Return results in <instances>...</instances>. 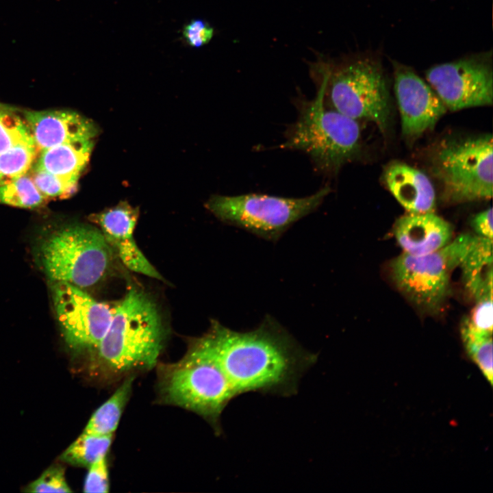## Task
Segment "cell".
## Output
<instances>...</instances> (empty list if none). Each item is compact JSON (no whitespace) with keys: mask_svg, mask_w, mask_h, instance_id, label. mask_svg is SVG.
<instances>
[{"mask_svg":"<svg viewBox=\"0 0 493 493\" xmlns=\"http://www.w3.org/2000/svg\"><path fill=\"white\" fill-rule=\"evenodd\" d=\"M330 192V186H325L299 198L261 193L214 195L205 207L223 223L276 242L294 223L316 211Z\"/></svg>","mask_w":493,"mask_h":493,"instance_id":"cell-7","label":"cell"},{"mask_svg":"<svg viewBox=\"0 0 493 493\" xmlns=\"http://www.w3.org/2000/svg\"><path fill=\"white\" fill-rule=\"evenodd\" d=\"M459 266L466 289L475 301L492 296V240L474 236Z\"/></svg>","mask_w":493,"mask_h":493,"instance_id":"cell-16","label":"cell"},{"mask_svg":"<svg viewBox=\"0 0 493 493\" xmlns=\"http://www.w3.org/2000/svg\"><path fill=\"white\" fill-rule=\"evenodd\" d=\"M94 140H86L54 146L40 151L32 168L71 179L79 177L87 165Z\"/></svg>","mask_w":493,"mask_h":493,"instance_id":"cell-17","label":"cell"},{"mask_svg":"<svg viewBox=\"0 0 493 493\" xmlns=\"http://www.w3.org/2000/svg\"><path fill=\"white\" fill-rule=\"evenodd\" d=\"M166 338L156 303L132 286L114 306L108 329L94 351L97 368L110 376L149 369L157 364Z\"/></svg>","mask_w":493,"mask_h":493,"instance_id":"cell-2","label":"cell"},{"mask_svg":"<svg viewBox=\"0 0 493 493\" xmlns=\"http://www.w3.org/2000/svg\"><path fill=\"white\" fill-rule=\"evenodd\" d=\"M213 36V27L200 18L190 21L182 29L184 40L188 45L193 48H200L208 44Z\"/></svg>","mask_w":493,"mask_h":493,"instance_id":"cell-29","label":"cell"},{"mask_svg":"<svg viewBox=\"0 0 493 493\" xmlns=\"http://www.w3.org/2000/svg\"><path fill=\"white\" fill-rule=\"evenodd\" d=\"M51 290L66 344L75 351L94 352L108 329L114 307L67 282L52 281Z\"/></svg>","mask_w":493,"mask_h":493,"instance_id":"cell-10","label":"cell"},{"mask_svg":"<svg viewBox=\"0 0 493 493\" xmlns=\"http://www.w3.org/2000/svg\"><path fill=\"white\" fill-rule=\"evenodd\" d=\"M158 386L164 403L198 414L218 432L222 412L236 396L207 333L192 340L179 361L159 367Z\"/></svg>","mask_w":493,"mask_h":493,"instance_id":"cell-3","label":"cell"},{"mask_svg":"<svg viewBox=\"0 0 493 493\" xmlns=\"http://www.w3.org/2000/svg\"><path fill=\"white\" fill-rule=\"evenodd\" d=\"M113 435L82 433L62 453L60 459L76 466L88 467L107 456Z\"/></svg>","mask_w":493,"mask_h":493,"instance_id":"cell-20","label":"cell"},{"mask_svg":"<svg viewBox=\"0 0 493 493\" xmlns=\"http://www.w3.org/2000/svg\"><path fill=\"white\" fill-rule=\"evenodd\" d=\"M139 211L126 201L90 216L89 220L99 225L106 240L133 238Z\"/></svg>","mask_w":493,"mask_h":493,"instance_id":"cell-19","label":"cell"},{"mask_svg":"<svg viewBox=\"0 0 493 493\" xmlns=\"http://www.w3.org/2000/svg\"><path fill=\"white\" fill-rule=\"evenodd\" d=\"M39 153L34 141L16 145L0 153V186L29 173Z\"/></svg>","mask_w":493,"mask_h":493,"instance_id":"cell-22","label":"cell"},{"mask_svg":"<svg viewBox=\"0 0 493 493\" xmlns=\"http://www.w3.org/2000/svg\"><path fill=\"white\" fill-rule=\"evenodd\" d=\"M88 469L84 484V492L87 493L108 492L110 478L107 456L94 462L88 467Z\"/></svg>","mask_w":493,"mask_h":493,"instance_id":"cell-28","label":"cell"},{"mask_svg":"<svg viewBox=\"0 0 493 493\" xmlns=\"http://www.w3.org/2000/svg\"><path fill=\"white\" fill-rule=\"evenodd\" d=\"M461 337L467 353L492 385V333L475 328L466 318L462 323Z\"/></svg>","mask_w":493,"mask_h":493,"instance_id":"cell-21","label":"cell"},{"mask_svg":"<svg viewBox=\"0 0 493 493\" xmlns=\"http://www.w3.org/2000/svg\"><path fill=\"white\" fill-rule=\"evenodd\" d=\"M23 492H71L72 490L66 480L64 469L60 466H52L28 484Z\"/></svg>","mask_w":493,"mask_h":493,"instance_id":"cell-27","label":"cell"},{"mask_svg":"<svg viewBox=\"0 0 493 493\" xmlns=\"http://www.w3.org/2000/svg\"><path fill=\"white\" fill-rule=\"evenodd\" d=\"M5 106H7V105H3V104H2V103H0V110H1V109H3V108H5Z\"/></svg>","mask_w":493,"mask_h":493,"instance_id":"cell-32","label":"cell"},{"mask_svg":"<svg viewBox=\"0 0 493 493\" xmlns=\"http://www.w3.org/2000/svg\"><path fill=\"white\" fill-rule=\"evenodd\" d=\"M207 334L236 396L249 392L295 394L299 380L317 360L269 316L245 332L213 320Z\"/></svg>","mask_w":493,"mask_h":493,"instance_id":"cell-1","label":"cell"},{"mask_svg":"<svg viewBox=\"0 0 493 493\" xmlns=\"http://www.w3.org/2000/svg\"><path fill=\"white\" fill-rule=\"evenodd\" d=\"M471 225L477 236L492 240V210L491 207L481 212L475 216Z\"/></svg>","mask_w":493,"mask_h":493,"instance_id":"cell-31","label":"cell"},{"mask_svg":"<svg viewBox=\"0 0 493 493\" xmlns=\"http://www.w3.org/2000/svg\"><path fill=\"white\" fill-rule=\"evenodd\" d=\"M467 319L475 328L492 333V296H487L476 300V304L472 309L470 316Z\"/></svg>","mask_w":493,"mask_h":493,"instance_id":"cell-30","label":"cell"},{"mask_svg":"<svg viewBox=\"0 0 493 493\" xmlns=\"http://www.w3.org/2000/svg\"><path fill=\"white\" fill-rule=\"evenodd\" d=\"M47 199L38 190L29 173L0 186V204L21 208H35Z\"/></svg>","mask_w":493,"mask_h":493,"instance_id":"cell-23","label":"cell"},{"mask_svg":"<svg viewBox=\"0 0 493 493\" xmlns=\"http://www.w3.org/2000/svg\"><path fill=\"white\" fill-rule=\"evenodd\" d=\"M34 141L25 121L15 113V110L5 106L0 110V153L16 145Z\"/></svg>","mask_w":493,"mask_h":493,"instance_id":"cell-24","label":"cell"},{"mask_svg":"<svg viewBox=\"0 0 493 493\" xmlns=\"http://www.w3.org/2000/svg\"><path fill=\"white\" fill-rule=\"evenodd\" d=\"M23 116L39 151L59 144L94 139L98 129L94 123L70 110H24Z\"/></svg>","mask_w":493,"mask_h":493,"instance_id":"cell-13","label":"cell"},{"mask_svg":"<svg viewBox=\"0 0 493 493\" xmlns=\"http://www.w3.org/2000/svg\"><path fill=\"white\" fill-rule=\"evenodd\" d=\"M112 251L101 230L77 223L44 236L36 246V258L51 281L67 282L82 289L106 277Z\"/></svg>","mask_w":493,"mask_h":493,"instance_id":"cell-6","label":"cell"},{"mask_svg":"<svg viewBox=\"0 0 493 493\" xmlns=\"http://www.w3.org/2000/svg\"><path fill=\"white\" fill-rule=\"evenodd\" d=\"M310 72L316 96L327 106L356 121H370L383 132L386 130L390 116L389 92L377 61L366 58L336 64L320 60Z\"/></svg>","mask_w":493,"mask_h":493,"instance_id":"cell-4","label":"cell"},{"mask_svg":"<svg viewBox=\"0 0 493 493\" xmlns=\"http://www.w3.org/2000/svg\"><path fill=\"white\" fill-rule=\"evenodd\" d=\"M493 142L486 134L445 142L434 160V172L453 202L492 197Z\"/></svg>","mask_w":493,"mask_h":493,"instance_id":"cell-9","label":"cell"},{"mask_svg":"<svg viewBox=\"0 0 493 493\" xmlns=\"http://www.w3.org/2000/svg\"><path fill=\"white\" fill-rule=\"evenodd\" d=\"M473 238L468 233L460 235L442 249L423 255L402 253L390 265L396 287L420 309L438 312L448 293L452 272L459 266Z\"/></svg>","mask_w":493,"mask_h":493,"instance_id":"cell-8","label":"cell"},{"mask_svg":"<svg viewBox=\"0 0 493 493\" xmlns=\"http://www.w3.org/2000/svg\"><path fill=\"white\" fill-rule=\"evenodd\" d=\"M121 262L129 270L157 280L164 278L149 262L133 238L106 240Z\"/></svg>","mask_w":493,"mask_h":493,"instance_id":"cell-25","label":"cell"},{"mask_svg":"<svg viewBox=\"0 0 493 493\" xmlns=\"http://www.w3.org/2000/svg\"><path fill=\"white\" fill-rule=\"evenodd\" d=\"M425 76L429 85L452 111L492 103V71L485 62L464 59L443 63L428 69Z\"/></svg>","mask_w":493,"mask_h":493,"instance_id":"cell-11","label":"cell"},{"mask_svg":"<svg viewBox=\"0 0 493 493\" xmlns=\"http://www.w3.org/2000/svg\"><path fill=\"white\" fill-rule=\"evenodd\" d=\"M384 179L390 192L409 214L434 212L435 190L422 172L406 164L395 162L385 169Z\"/></svg>","mask_w":493,"mask_h":493,"instance_id":"cell-15","label":"cell"},{"mask_svg":"<svg viewBox=\"0 0 493 493\" xmlns=\"http://www.w3.org/2000/svg\"><path fill=\"white\" fill-rule=\"evenodd\" d=\"M296 120L286 129L281 148L305 153L315 170L329 177L356 158L361 149L357 121L329 108L318 96L296 99Z\"/></svg>","mask_w":493,"mask_h":493,"instance_id":"cell-5","label":"cell"},{"mask_svg":"<svg viewBox=\"0 0 493 493\" xmlns=\"http://www.w3.org/2000/svg\"><path fill=\"white\" fill-rule=\"evenodd\" d=\"M394 90L406 137H418L432 129L446 112L432 88L408 68L396 66Z\"/></svg>","mask_w":493,"mask_h":493,"instance_id":"cell-12","label":"cell"},{"mask_svg":"<svg viewBox=\"0 0 493 493\" xmlns=\"http://www.w3.org/2000/svg\"><path fill=\"white\" fill-rule=\"evenodd\" d=\"M394 234L403 253L418 256L436 251L451 240V225L434 212L409 214L395 223Z\"/></svg>","mask_w":493,"mask_h":493,"instance_id":"cell-14","label":"cell"},{"mask_svg":"<svg viewBox=\"0 0 493 493\" xmlns=\"http://www.w3.org/2000/svg\"><path fill=\"white\" fill-rule=\"evenodd\" d=\"M134 377L125 379L112 396L92 414L83 432L113 435L118 427L125 407L129 399Z\"/></svg>","mask_w":493,"mask_h":493,"instance_id":"cell-18","label":"cell"},{"mask_svg":"<svg viewBox=\"0 0 493 493\" xmlns=\"http://www.w3.org/2000/svg\"><path fill=\"white\" fill-rule=\"evenodd\" d=\"M30 176L40 192L47 199H66L75 194L78 180L31 168Z\"/></svg>","mask_w":493,"mask_h":493,"instance_id":"cell-26","label":"cell"}]
</instances>
